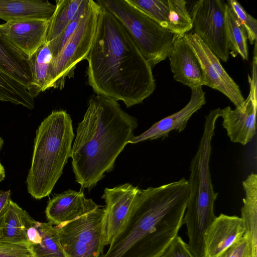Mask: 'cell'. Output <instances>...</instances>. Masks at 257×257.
<instances>
[{
	"label": "cell",
	"instance_id": "1",
	"mask_svg": "<svg viewBox=\"0 0 257 257\" xmlns=\"http://www.w3.org/2000/svg\"><path fill=\"white\" fill-rule=\"evenodd\" d=\"M100 7L85 59L88 83L97 95L122 101L127 107L141 103L156 88L152 67L122 25Z\"/></svg>",
	"mask_w": 257,
	"mask_h": 257
},
{
	"label": "cell",
	"instance_id": "2",
	"mask_svg": "<svg viewBox=\"0 0 257 257\" xmlns=\"http://www.w3.org/2000/svg\"><path fill=\"white\" fill-rule=\"evenodd\" d=\"M189 195L184 178L140 189L125 223L102 257H159L183 224Z\"/></svg>",
	"mask_w": 257,
	"mask_h": 257
},
{
	"label": "cell",
	"instance_id": "3",
	"mask_svg": "<svg viewBox=\"0 0 257 257\" xmlns=\"http://www.w3.org/2000/svg\"><path fill=\"white\" fill-rule=\"evenodd\" d=\"M136 118L108 97L93 96L76 129L71 157L75 180L91 190L112 171L115 160L134 137Z\"/></svg>",
	"mask_w": 257,
	"mask_h": 257
},
{
	"label": "cell",
	"instance_id": "4",
	"mask_svg": "<svg viewBox=\"0 0 257 257\" xmlns=\"http://www.w3.org/2000/svg\"><path fill=\"white\" fill-rule=\"evenodd\" d=\"M72 119L65 110L53 111L36 131L27 178L29 193L36 199L48 196L61 176L72 152Z\"/></svg>",
	"mask_w": 257,
	"mask_h": 257
},
{
	"label": "cell",
	"instance_id": "5",
	"mask_svg": "<svg viewBox=\"0 0 257 257\" xmlns=\"http://www.w3.org/2000/svg\"><path fill=\"white\" fill-rule=\"evenodd\" d=\"M122 25L153 68L168 57L178 35L162 27L129 0H98Z\"/></svg>",
	"mask_w": 257,
	"mask_h": 257
},
{
	"label": "cell",
	"instance_id": "6",
	"mask_svg": "<svg viewBox=\"0 0 257 257\" xmlns=\"http://www.w3.org/2000/svg\"><path fill=\"white\" fill-rule=\"evenodd\" d=\"M100 9L97 2L90 0L88 9L76 30L60 53L53 58L48 89H63L66 79L73 76L76 65L86 59L94 39Z\"/></svg>",
	"mask_w": 257,
	"mask_h": 257
},
{
	"label": "cell",
	"instance_id": "7",
	"mask_svg": "<svg viewBox=\"0 0 257 257\" xmlns=\"http://www.w3.org/2000/svg\"><path fill=\"white\" fill-rule=\"evenodd\" d=\"M100 206L77 219L56 226L66 257H99L103 253V220Z\"/></svg>",
	"mask_w": 257,
	"mask_h": 257
},
{
	"label": "cell",
	"instance_id": "8",
	"mask_svg": "<svg viewBox=\"0 0 257 257\" xmlns=\"http://www.w3.org/2000/svg\"><path fill=\"white\" fill-rule=\"evenodd\" d=\"M226 5L222 0L198 1L189 12L195 33L224 62L229 55L225 25Z\"/></svg>",
	"mask_w": 257,
	"mask_h": 257
},
{
	"label": "cell",
	"instance_id": "9",
	"mask_svg": "<svg viewBox=\"0 0 257 257\" xmlns=\"http://www.w3.org/2000/svg\"><path fill=\"white\" fill-rule=\"evenodd\" d=\"M254 45L251 76L248 75L249 93L242 103L232 110L230 106L220 109L222 125L233 143L245 145L256 134L255 116L257 108V55Z\"/></svg>",
	"mask_w": 257,
	"mask_h": 257
},
{
	"label": "cell",
	"instance_id": "10",
	"mask_svg": "<svg viewBox=\"0 0 257 257\" xmlns=\"http://www.w3.org/2000/svg\"><path fill=\"white\" fill-rule=\"evenodd\" d=\"M184 37L201 66L204 85L216 89L225 95L237 107L244 100L239 86L227 74L219 58L195 33H187Z\"/></svg>",
	"mask_w": 257,
	"mask_h": 257
},
{
	"label": "cell",
	"instance_id": "11",
	"mask_svg": "<svg viewBox=\"0 0 257 257\" xmlns=\"http://www.w3.org/2000/svg\"><path fill=\"white\" fill-rule=\"evenodd\" d=\"M140 189L129 183L106 188L102 196L106 203L103 220L102 245H109L125 223Z\"/></svg>",
	"mask_w": 257,
	"mask_h": 257
},
{
	"label": "cell",
	"instance_id": "12",
	"mask_svg": "<svg viewBox=\"0 0 257 257\" xmlns=\"http://www.w3.org/2000/svg\"><path fill=\"white\" fill-rule=\"evenodd\" d=\"M50 20L26 19L0 25L1 37L28 59L43 45Z\"/></svg>",
	"mask_w": 257,
	"mask_h": 257
},
{
	"label": "cell",
	"instance_id": "13",
	"mask_svg": "<svg viewBox=\"0 0 257 257\" xmlns=\"http://www.w3.org/2000/svg\"><path fill=\"white\" fill-rule=\"evenodd\" d=\"M202 86L191 89L189 102L179 111L154 123L138 136H134L129 143L136 144L146 140H155L168 137L170 132L183 131L188 122L196 112L206 103L205 92Z\"/></svg>",
	"mask_w": 257,
	"mask_h": 257
},
{
	"label": "cell",
	"instance_id": "14",
	"mask_svg": "<svg viewBox=\"0 0 257 257\" xmlns=\"http://www.w3.org/2000/svg\"><path fill=\"white\" fill-rule=\"evenodd\" d=\"M245 232V226L241 217L220 214L205 233L204 257H220Z\"/></svg>",
	"mask_w": 257,
	"mask_h": 257
},
{
	"label": "cell",
	"instance_id": "15",
	"mask_svg": "<svg viewBox=\"0 0 257 257\" xmlns=\"http://www.w3.org/2000/svg\"><path fill=\"white\" fill-rule=\"evenodd\" d=\"M92 199L85 197L83 190H68L55 194L45 210L48 222L56 226L73 220L99 207Z\"/></svg>",
	"mask_w": 257,
	"mask_h": 257
},
{
	"label": "cell",
	"instance_id": "16",
	"mask_svg": "<svg viewBox=\"0 0 257 257\" xmlns=\"http://www.w3.org/2000/svg\"><path fill=\"white\" fill-rule=\"evenodd\" d=\"M168 57L176 81L191 89L204 85L201 66L184 35L177 36Z\"/></svg>",
	"mask_w": 257,
	"mask_h": 257
},
{
	"label": "cell",
	"instance_id": "17",
	"mask_svg": "<svg viewBox=\"0 0 257 257\" xmlns=\"http://www.w3.org/2000/svg\"><path fill=\"white\" fill-rule=\"evenodd\" d=\"M56 6L43 0H0V19L6 22L20 19L50 20Z\"/></svg>",
	"mask_w": 257,
	"mask_h": 257
},
{
	"label": "cell",
	"instance_id": "18",
	"mask_svg": "<svg viewBox=\"0 0 257 257\" xmlns=\"http://www.w3.org/2000/svg\"><path fill=\"white\" fill-rule=\"evenodd\" d=\"M35 221L26 210L10 199L4 207L0 244H28L26 231Z\"/></svg>",
	"mask_w": 257,
	"mask_h": 257
},
{
	"label": "cell",
	"instance_id": "19",
	"mask_svg": "<svg viewBox=\"0 0 257 257\" xmlns=\"http://www.w3.org/2000/svg\"><path fill=\"white\" fill-rule=\"evenodd\" d=\"M245 192L241 218L243 221L244 235L250 243L251 257H257V175L251 173L242 181Z\"/></svg>",
	"mask_w": 257,
	"mask_h": 257
},
{
	"label": "cell",
	"instance_id": "20",
	"mask_svg": "<svg viewBox=\"0 0 257 257\" xmlns=\"http://www.w3.org/2000/svg\"><path fill=\"white\" fill-rule=\"evenodd\" d=\"M53 58L52 52L45 42L28 60L31 76L29 92L34 98L48 89L49 71Z\"/></svg>",
	"mask_w": 257,
	"mask_h": 257
},
{
	"label": "cell",
	"instance_id": "21",
	"mask_svg": "<svg viewBox=\"0 0 257 257\" xmlns=\"http://www.w3.org/2000/svg\"><path fill=\"white\" fill-rule=\"evenodd\" d=\"M0 68L23 83L29 91L31 76L28 59L1 36Z\"/></svg>",
	"mask_w": 257,
	"mask_h": 257
},
{
	"label": "cell",
	"instance_id": "22",
	"mask_svg": "<svg viewBox=\"0 0 257 257\" xmlns=\"http://www.w3.org/2000/svg\"><path fill=\"white\" fill-rule=\"evenodd\" d=\"M88 0H57L56 9L50 20L46 41L56 39L77 16Z\"/></svg>",
	"mask_w": 257,
	"mask_h": 257
},
{
	"label": "cell",
	"instance_id": "23",
	"mask_svg": "<svg viewBox=\"0 0 257 257\" xmlns=\"http://www.w3.org/2000/svg\"><path fill=\"white\" fill-rule=\"evenodd\" d=\"M41 239L28 245L32 257H66L61 244L57 227L49 222H39Z\"/></svg>",
	"mask_w": 257,
	"mask_h": 257
},
{
	"label": "cell",
	"instance_id": "24",
	"mask_svg": "<svg viewBox=\"0 0 257 257\" xmlns=\"http://www.w3.org/2000/svg\"><path fill=\"white\" fill-rule=\"evenodd\" d=\"M34 99L23 83L0 68V101L32 109Z\"/></svg>",
	"mask_w": 257,
	"mask_h": 257
},
{
	"label": "cell",
	"instance_id": "25",
	"mask_svg": "<svg viewBox=\"0 0 257 257\" xmlns=\"http://www.w3.org/2000/svg\"><path fill=\"white\" fill-rule=\"evenodd\" d=\"M225 25L229 50L239 54L243 60H247L248 55L246 32L227 3L225 10Z\"/></svg>",
	"mask_w": 257,
	"mask_h": 257
},
{
	"label": "cell",
	"instance_id": "26",
	"mask_svg": "<svg viewBox=\"0 0 257 257\" xmlns=\"http://www.w3.org/2000/svg\"><path fill=\"white\" fill-rule=\"evenodd\" d=\"M168 30L183 36L193 29L192 22L185 0H168Z\"/></svg>",
	"mask_w": 257,
	"mask_h": 257
},
{
	"label": "cell",
	"instance_id": "27",
	"mask_svg": "<svg viewBox=\"0 0 257 257\" xmlns=\"http://www.w3.org/2000/svg\"><path fill=\"white\" fill-rule=\"evenodd\" d=\"M162 27L168 30L169 6L168 0H129Z\"/></svg>",
	"mask_w": 257,
	"mask_h": 257
},
{
	"label": "cell",
	"instance_id": "28",
	"mask_svg": "<svg viewBox=\"0 0 257 257\" xmlns=\"http://www.w3.org/2000/svg\"><path fill=\"white\" fill-rule=\"evenodd\" d=\"M238 19L244 27L251 44L256 41L257 20L248 14L242 6L236 0L227 1Z\"/></svg>",
	"mask_w": 257,
	"mask_h": 257
},
{
	"label": "cell",
	"instance_id": "29",
	"mask_svg": "<svg viewBox=\"0 0 257 257\" xmlns=\"http://www.w3.org/2000/svg\"><path fill=\"white\" fill-rule=\"evenodd\" d=\"M89 2L90 0H88L86 4L79 12L76 18L68 25L64 31L56 39L49 43H47L52 52L53 58L55 57L60 53L66 42L76 30L88 9Z\"/></svg>",
	"mask_w": 257,
	"mask_h": 257
},
{
	"label": "cell",
	"instance_id": "30",
	"mask_svg": "<svg viewBox=\"0 0 257 257\" xmlns=\"http://www.w3.org/2000/svg\"><path fill=\"white\" fill-rule=\"evenodd\" d=\"M159 257H195L188 245L179 235L171 242Z\"/></svg>",
	"mask_w": 257,
	"mask_h": 257
},
{
	"label": "cell",
	"instance_id": "31",
	"mask_svg": "<svg viewBox=\"0 0 257 257\" xmlns=\"http://www.w3.org/2000/svg\"><path fill=\"white\" fill-rule=\"evenodd\" d=\"M220 257H251L248 238L244 235L226 249Z\"/></svg>",
	"mask_w": 257,
	"mask_h": 257
},
{
	"label": "cell",
	"instance_id": "32",
	"mask_svg": "<svg viewBox=\"0 0 257 257\" xmlns=\"http://www.w3.org/2000/svg\"><path fill=\"white\" fill-rule=\"evenodd\" d=\"M0 257H32L28 244H0Z\"/></svg>",
	"mask_w": 257,
	"mask_h": 257
},
{
	"label": "cell",
	"instance_id": "33",
	"mask_svg": "<svg viewBox=\"0 0 257 257\" xmlns=\"http://www.w3.org/2000/svg\"><path fill=\"white\" fill-rule=\"evenodd\" d=\"M11 196L10 190L0 191V237L3 231L4 207L7 201L11 199Z\"/></svg>",
	"mask_w": 257,
	"mask_h": 257
},
{
	"label": "cell",
	"instance_id": "34",
	"mask_svg": "<svg viewBox=\"0 0 257 257\" xmlns=\"http://www.w3.org/2000/svg\"><path fill=\"white\" fill-rule=\"evenodd\" d=\"M5 171L4 167L0 162V183L5 179Z\"/></svg>",
	"mask_w": 257,
	"mask_h": 257
},
{
	"label": "cell",
	"instance_id": "35",
	"mask_svg": "<svg viewBox=\"0 0 257 257\" xmlns=\"http://www.w3.org/2000/svg\"><path fill=\"white\" fill-rule=\"evenodd\" d=\"M4 145V141L2 139L1 137H0V151L2 148V147Z\"/></svg>",
	"mask_w": 257,
	"mask_h": 257
}]
</instances>
